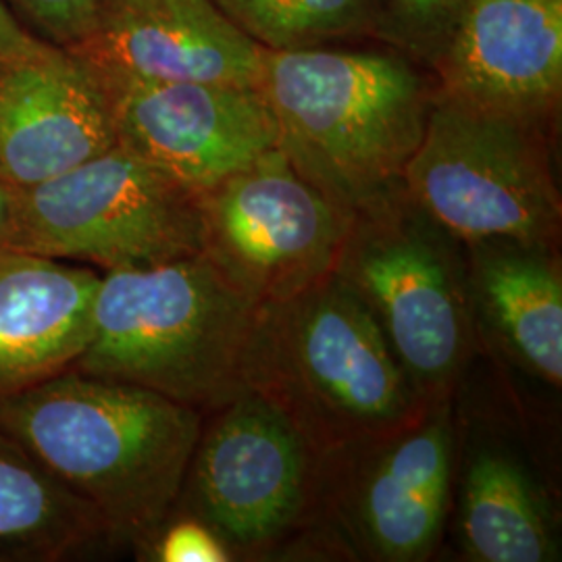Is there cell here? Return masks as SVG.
Instances as JSON below:
<instances>
[{"label": "cell", "mask_w": 562, "mask_h": 562, "mask_svg": "<svg viewBox=\"0 0 562 562\" xmlns=\"http://www.w3.org/2000/svg\"><path fill=\"white\" fill-rule=\"evenodd\" d=\"M0 429L88 504L111 540L142 546L180 504L202 413L67 369L2 398Z\"/></svg>", "instance_id": "1"}, {"label": "cell", "mask_w": 562, "mask_h": 562, "mask_svg": "<svg viewBox=\"0 0 562 562\" xmlns=\"http://www.w3.org/2000/svg\"><path fill=\"white\" fill-rule=\"evenodd\" d=\"M261 304L204 255L101 273L92 331L71 369L134 383L194 411L246 392Z\"/></svg>", "instance_id": "2"}, {"label": "cell", "mask_w": 562, "mask_h": 562, "mask_svg": "<svg viewBox=\"0 0 562 562\" xmlns=\"http://www.w3.org/2000/svg\"><path fill=\"white\" fill-rule=\"evenodd\" d=\"M262 94L280 125L281 153L348 213L402 190L431 99L401 57L267 50Z\"/></svg>", "instance_id": "3"}, {"label": "cell", "mask_w": 562, "mask_h": 562, "mask_svg": "<svg viewBox=\"0 0 562 562\" xmlns=\"http://www.w3.org/2000/svg\"><path fill=\"white\" fill-rule=\"evenodd\" d=\"M246 390L280 404L308 443L392 434L417 404L382 327L336 273L299 296L261 304Z\"/></svg>", "instance_id": "4"}, {"label": "cell", "mask_w": 562, "mask_h": 562, "mask_svg": "<svg viewBox=\"0 0 562 562\" xmlns=\"http://www.w3.org/2000/svg\"><path fill=\"white\" fill-rule=\"evenodd\" d=\"M404 194L454 240L552 246L561 196L536 121L440 94L402 173Z\"/></svg>", "instance_id": "5"}, {"label": "cell", "mask_w": 562, "mask_h": 562, "mask_svg": "<svg viewBox=\"0 0 562 562\" xmlns=\"http://www.w3.org/2000/svg\"><path fill=\"white\" fill-rule=\"evenodd\" d=\"M0 248L106 271L202 255L201 192L120 144L18 190Z\"/></svg>", "instance_id": "6"}, {"label": "cell", "mask_w": 562, "mask_h": 562, "mask_svg": "<svg viewBox=\"0 0 562 562\" xmlns=\"http://www.w3.org/2000/svg\"><path fill=\"white\" fill-rule=\"evenodd\" d=\"M450 234L401 192L352 213L334 273L371 311L415 394L446 387L467 346V294Z\"/></svg>", "instance_id": "7"}, {"label": "cell", "mask_w": 562, "mask_h": 562, "mask_svg": "<svg viewBox=\"0 0 562 562\" xmlns=\"http://www.w3.org/2000/svg\"><path fill=\"white\" fill-rule=\"evenodd\" d=\"M201 213L202 255L259 304L329 278L352 217L281 148L201 192Z\"/></svg>", "instance_id": "8"}, {"label": "cell", "mask_w": 562, "mask_h": 562, "mask_svg": "<svg viewBox=\"0 0 562 562\" xmlns=\"http://www.w3.org/2000/svg\"><path fill=\"white\" fill-rule=\"evenodd\" d=\"M308 446L280 404L246 390L202 431L181 496L223 542H271L301 513Z\"/></svg>", "instance_id": "9"}, {"label": "cell", "mask_w": 562, "mask_h": 562, "mask_svg": "<svg viewBox=\"0 0 562 562\" xmlns=\"http://www.w3.org/2000/svg\"><path fill=\"white\" fill-rule=\"evenodd\" d=\"M104 83L113 99L117 144L196 192L280 148V125L261 88L201 81Z\"/></svg>", "instance_id": "10"}, {"label": "cell", "mask_w": 562, "mask_h": 562, "mask_svg": "<svg viewBox=\"0 0 562 562\" xmlns=\"http://www.w3.org/2000/svg\"><path fill=\"white\" fill-rule=\"evenodd\" d=\"M115 144L111 90L74 50L44 41L0 60V180L23 190Z\"/></svg>", "instance_id": "11"}, {"label": "cell", "mask_w": 562, "mask_h": 562, "mask_svg": "<svg viewBox=\"0 0 562 562\" xmlns=\"http://www.w3.org/2000/svg\"><path fill=\"white\" fill-rule=\"evenodd\" d=\"M78 57L104 80L261 88L265 48L213 0H99Z\"/></svg>", "instance_id": "12"}, {"label": "cell", "mask_w": 562, "mask_h": 562, "mask_svg": "<svg viewBox=\"0 0 562 562\" xmlns=\"http://www.w3.org/2000/svg\"><path fill=\"white\" fill-rule=\"evenodd\" d=\"M440 71L446 97L538 123L561 94L562 0H467Z\"/></svg>", "instance_id": "13"}, {"label": "cell", "mask_w": 562, "mask_h": 562, "mask_svg": "<svg viewBox=\"0 0 562 562\" xmlns=\"http://www.w3.org/2000/svg\"><path fill=\"white\" fill-rule=\"evenodd\" d=\"M99 283L90 267L0 248V401L74 367Z\"/></svg>", "instance_id": "14"}, {"label": "cell", "mask_w": 562, "mask_h": 562, "mask_svg": "<svg viewBox=\"0 0 562 562\" xmlns=\"http://www.w3.org/2000/svg\"><path fill=\"white\" fill-rule=\"evenodd\" d=\"M452 431L446 415L404 429L362 485L364 538L385 561H422L440 538L450 492Z\"/></svg>", "instance_id": "15"}, {"label": "cell", "mask_w": 562, "mask_h": 562, "mask_svg": "<svg viewBox=\"0 0 562 562\" xmlns=\"http://www.w3.org/2000/svg\"><path fill=\"white\" fill-rule=\"evenodd\" d=\"M475 288L508 350L554 387L562 383V278L550 246L473 244Z\"/></svg>", "instance_id": "16"}, {"label": "cell", "mask_w": 562, "mask_h": 562, "mask_svg": "<svg viewBox=\"0 0 562 562\" xmlns=\"http://www.w3.org/2000/svg\"><path fill=\"white\" fill-rule=\"evenodd\" d=\"M111 540L99 515L0 429V562H60Z\"/></svg>", "instance_id": "17"}, {"label": "cell", "mask_w": 562, "mask_h": 562, "mask_svg": "<svg viewBox=\"0 0 562 562\" xmlns=\"http://www.w3.org/2000/svg\"><path fill=\"white\" fill-rule=\"evenodd\" d=\"M461 542L480 562H548L559 552L542 492L517 462L496 452H482L467 471Z\"/></svg>", "instance_id": "18"}, {"label": "cell", "mask_w": 562, "mask_h": 562, "mask_svg": "<svg viewBox=\"0 0 562 562\" xmlns=\"http://www.w3.org/2000/svg\"><path fill=\"white\" fill-rule=\"evenodd\" d=\"M265 50H301L361 30L371 0H213Z\"/></svg>", "instance_id": "19"}, {"label": "cell", "mask_w": 562, "mask_h": 562, "mask_svg": "<svg viewBox=\"0 0 562 562\" xmlns=\"http://www.w3.org/2000/svg\"><path fill=\"white\" fill-rule=\"evenodd\" d=\"M150 559L159 562H225L232 561L229 548L220 533L196 515H171L161 527L142 543Z\"/></svg>", "instance_id": "20"}, {"label": "cell", "mask_w": 562, "mask_h": 562, "mask_svg": "<svg viewBox=\"0 0 562 562\" xmlns=\"http://www.w3.org/2000/svg\"><path fill=\"white\" fill-rule=\"evenodd\" d=\"M44 41L71 48L92 30L99 0H9Z\"/></svg>", "instance_id": "21"}, {"label": "cell", "mask_w": 562, "mask_h": 562, "mask_svg": "<svg viewBox=\"0 0 562 562\" xmlns=\"http://www.w3.org/2000/svg\"><path fill=\"white\" fill-rule=\"evenodd\" d=\"M402 36L438 44L442 50L467 0H390Z\"/></svg>", "instance_id": "22"}, {"label": "cell", "mask_w": 562, "mask_h": 562, "mask_svg": "<svg viewBox=\"0 0 562 562\" xmlns=\"http://www.w3.org/2000/svg\"><path fill=\"white\" fill-rule=\"evenodd\" d=\"M42 42L44 38L32 34L11 11V7L4 0H0V60L32 53Z\"/></svg>", "instance_id": "23"}, {"label": "cell", "mask_w": 562, "mask_h": 562, "mask_svg": "<svg viewBox=\"0 0 562 562\" xmlns=\"http://www.w3.org/2000/svg\"><path fill=\"white\" fill-rule=\"evenodd\" d=\"M15 194H18V188H13L11 183L0 180V246L4 241V236L9 232V223H11V217H13Z\"/></svg>", "instance_id": "24"}]
</instances>
